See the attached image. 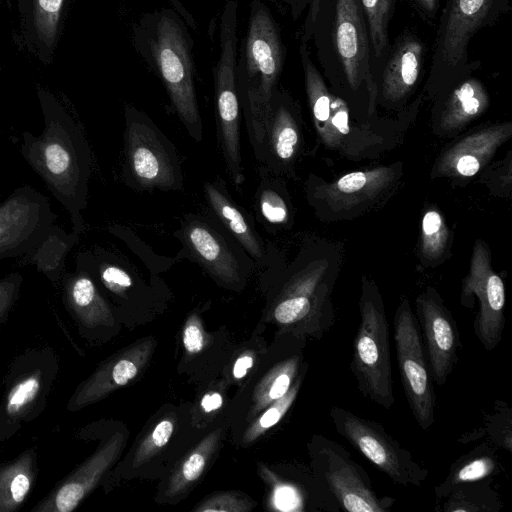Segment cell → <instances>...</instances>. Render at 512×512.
Masks as SVG:
<instances>
[{"mask_svg":"<svg viewBox=\"0 0 512 512\" xmlns=\"http://www.w3.org/2000/svg\"><path fill=\"white\" fill-rule=\"evenodd\" d=\"M300 355H293L274 366L255 390L252 414L263 410L290 389L300 368Z\"/></svg>","mask_w":512,"mask_h":512,"instance_id":"cell-30","label":"cell"},{"mask_svg":"<svg viewBox=\"0 0 512 512\" xmlns=\"http://www.w3.org/2000/svg\"><path fill=\"white\" fill-rule=\"evenodd\" d=\"M0 3H1V0H0Z\"/></svg>","mask_w":512,"mask_h":512,"instance_id":"cell-46","label":"cell"},{"mask_svg":"<svg viewBox=\"0 0 512 512\" xmlns=\"http://www.w3.org/2000/svg\"><path fill=\"white\" fill-rule=\"evenodd\" d=\"M312 466L337 505L348 512H388L393 500L380 498L371 480L341 444L322 435L312 439Z\"/></svg>","mask_w":512,"mask_h":512,"instance_id":"cell-11","label":"cell"},{"mask_svg":"<svg viewBox=\"0 0 512 512\" xmlns=\"http://www.w3.org/2000/svg\"><path fill=\"white\" fill-rule=\"evenodd\" d=\"M37 96L44 129L39 136L23 132L21 153L66 209L72 231L81 235L86 230L82 213L92 172L91 150L81 125L53 94L38 87Z\"/></svg>","mask_w":512,"mask_h":512,"instance_id":"cell-2","label":"cell"},{"mask_svg":"<svg viewBox=\"0 0 512 512\" xmlns=\"http://www.w3.org/2000/svg\"><path fill=\"white\" fill-rule=\"evenodd\" d=\"M510 0H446L436 31L427 90L440 96L480 68L468 46L477 32L510 11Z\"/></svg>","mask_w":512,"mask_h":512,"instance_id":"cell-5","label":"cell"},{"mask_svg":"<svg viewBox=\"0 0 512 512\" xmlns=\"http://www.w3.org/2000/svg\"><path fill=\"white\" fill-rule=\"evenodd\" d=\"M394 342L404 394L422 430L435 421L436 395L420 328L410 302L403 298L394 315Z\"/></svg>","mask_w":512,"mask_h":512,"instance_id":"cell-12","label":"cell"},{"mask_svg":"<svg viewBox=\"0 0 512 512\" xmlns=\"http://www.w3.org/2000/svg\"><path fill=\"white\" fill-rule=\"evenodd\" d=\"M438 99V125L447 132L464 128L490 105L485 84L473 74L454 84Z\"/></svg>","mask_w":512,"mask_h":512,"instance_id":"cell-22","label":"cell"},{"mask_svg":"<svg viewBox=\"0 0 512 512\" xmlns=\"http://www.w3.org/2000/svg\"><path fill=\"white\" fill-rule=\"evenodd\" d=\"M253 365V357L249 354L240 356L233 367V375L235 378L240 379L244 377L249 368Z\"/></svg>","mask_w":512,"mask_h":512,"instance_id":"cell-44","label":"cell"},{"mask_svg":"<svg viewBox=\"0 0 512 512\" xmlns=\"http://www.w3.org/2000/svg\"><path fill=\"white\" fill-rule=\"evenodd\" d=\"M511 135V122L497 123L467 134L441 154L436 173L454 178L476 175Z\"/></svg>","mask_w":512,"mask_h":512,"instance_id":"cell-19","label":"cell"},{"mask_svg":"<svg viewBox=\"0 0 512 512\" xmlns=\"http://www.w3.org/2000/svg\"><path fill=\"white\" fill-rule=\"evenodd\" d=\"M358 306L360 321L350 369L363 397L390 409L395 395L385 303L376 283L365 276L361 280Z\"/></svg>","mask_w":512,"mask_h":512,"instance_id":"cell-6","label":"cell"},{"mask_svg":"<svg viewBox=\"0 0 512 512\" xmlns=\"http://www.w3.org/2000/svg\"><path fill=\"white\" fill-rule=\"evenodd\" d=\"M124 442L123 435L113 436L109 443L99 450L84 467L77 481L68 483L59 490L55 499L56 510L61 512L73 510L87 491L118 458Z\"/></svg>","mask_w":512,"mask_h":512,"instance_id":"cell-27","label":"cell"},{"mask_svg":"<svg viewBox=\"0 0 512 512\" xmlns=\"http://www.w3.org/2000/svg\"><path fill=\"white\" fill-rule=\"evenodd\" d=\"M80 235L66 232L63 228L53 223L43 238L26 254L19 257L18 264L34 265L52 282L58 281L65 268V262L69 251L79 241Z\"/></svg>","mask_w":512,"mask_h":512,"instance_id":"cell-25","label":"cell"},{"mask_svg":"<svg viewBox=\"0 0 512 512\" xmlns=\"http://www.w3.org/2000/svg\"><path fill=\"white\" fill-rule=\"evenodd\" d=\"M221 429L206 436L186 457L169 481L167 495L176 496L187 490L203 473L208 460L216 450Z\"/></svg>","mask_w":512,"mask_h":512,"instance_id":"cell-33","label":"cell"},{"mask_svg":"<svg viewBox=\"0 0 512 512\" xmlns=\"http://www.w3.org/2000/svg\"><path fill=\"white\" fill-rule=\"evenodd\" d=\"M500 464L497 447L491 442L481 444L451 465L443 482L434 487V494L437 498L444 499L460 485L480 481L496 474Z\"/></svg>","mask_w":512,"mask_h":512,"instance_id":"cell-26","label":"cell"},{"mask_svg":"<svg viewBox=\"0 0 512 512\" xmlns=\"http://www.w3.org/2000/svg\"><path fill=\"white\" fill-rule=\"evenodd\" d=\"M125 164L132 180L144 189L182 187L179 159L172 143L135 107H125Z\"/></svg>","mask_w":512,"mask_h":512,"instance_id":"cell-9","label":"cell"},{"mask_svg":"<svg viewBox=\"0 0 512 512\" xmlns=\"http://www.w3.org/2000/svg\"><path fill=\"white\" fill-rule=\"evenodd\" d=\"M417 12L427 20H434L439 9V0H411Z\"/></svg>","mask_w":512,"mask_h":512,"instance_id":"cell-42","label":"cell"},{"mask_svg":"<svg viewBox=\"0 0 512 512\" xmlns=\"http://www.w3.org/2000/svg\"><path fill=\"white\" fill-rule=\"evenodd\" d=\"M30 489V480L24 474H18L14 477L10 485V492L14 502L21 503Z\"/></svg>","mask_w":512,"mask_h":512,"instance_id":"cell-41","label":"cell"},{"mask_svg":"<svg viewBox=\"0 0 512 512\" xmlns=\"http://www.w3.org/2000/svg\"><path fill=\"white\" fill-rule=\"evenodd\" d=\"M222 396L217 393L206 394L201 401V405L205 412H211L221 407L222 405Z\"/></svg>","mask_w":512,"mask_h":512,"instance_id":"cell-45","label":"cell"},{"mask_svg":"<svg viewBox=\"0 0 512 512\" xmlns=\"http://www.w3.org/2000/svg\"><path fill=\"white\" fill-rule=\"evenodd\" d=\"M285 58L286 47L279 24L265 3L253 0L247 31L238 47L236 85L257 159L264 140L266 113L278 89Z\"/></svg>","mask_w":512,"mask_h":512,"instance_id":"cell-4","label":"cell"},{"mask_svg":"<svg viewBox=\"0 0 512 512\" xmlns=\"http://www.w3.org/2000/svg\"><path fill=\"white\" fill-rule=\"evenodd\" d=\"M329 416L336 432L391 481L404 487L425 483L428 470L383 425L339 406H332Z\"/></svg>","mask_w":512,"mask_h":512,"instance_id":"cell-10","label":"cell"},{"mask_svg":"<svg viewBox=\"0 0 512 512\" xmlns=\"http://www.w3.org/2000/svg\"><path fill=\"white\" fill-rule=\"evenodd\" d=\"M153 343L144 340L131 346L117 356L92 378L86 389V399L96 400L99 397L126 385L147 363L152 353Z\"/></svg>","mask_w":512,"mask_h":512,"instance_id":"cell-24","label":"cell"},{"mask_svg":"<svg viewBox=\"0 0 512 512\" xmlns=\"http://www.w3.org/2000/svg\"><path fill=\"white\" fill-rule=\"evenodd\" d=\"M415 307L433 382L442 386L458 361L461 342L457 323L433 287L417 296Z\"/></svg>","mask_w":512,"mask_h":512,"instance_id":"cell-15","label":"cell"},{"mask_svg":"<svg viewBox=\"0 0 512 512\" xmlns=\"http://www.w3.org/2000/svg\"><path fill=\"white\" fill-rule=\"evenodd\" d=\"M68 0H19L21 42L44 65L51 62L63 29Z\"/></svg>","mask_w":512,"mask_h":512,"instance_id":"cell-20","label":"cell"},{"mask_svg":"<svg viewBox=\"0 0 512 512\" xmlns=\"http://www.w3.org/2000/svg\"><path fill=\"white\" fill-rule=\"evenodd\" d=\"M204 191L209 205L229 233L255 261L263 264L266 260L263 241L223 187L207 182Z\"/></svg>","mask_w":512,"mask_h":512,"instance_id":"cell-23","label":"cell"},{"mask_svg":"<svg viewBox=\"0 0 512 512\" xmlns=\"http://www.w3.org/2000/svg\"><path fill=\"white\" fill-rule=\"evenodd\" d=\"M183 344L187 352L194 354L200 352L204 347V335L198 318L191 316L183 330Z\"/></svg>","mask_w":512,"mask_h":512,"instance_id":"cell-40","label":"cell"},{"mask_svg":"<svg viewBox=\"0 0 512 512\" xmlns=\"http://www.w3.org/2000/svg\"><path fill=\"white\" fill-rule=\"evenodd\" d=\"M253 507L252 502L235 492H223L214 494L207 498L195 508L196 511H226V512H243Z\"/></svg>","mask_w":512,"mask_h":512,"instance_id":"cell-38","label":"cell"},{"mask_svg":"<svg viewBox=\"0 0 512 512\" xmlns=\"http://www.w3.org/2000/svg\"><path fill=\"white\" fill-rule=\"evenodd\" d=\"M473 297L479 305L474 321L475 335L485 350L492 351L504 332L506 293L502 278L492 268L490 248L482 239L474 243L469 271L462 281V306L470 308Z\"/></svg>","mask_w":512,"mask_h":512,"instance_id":"cell-13","label":"cell"},{"mask_svg":"<svg viewBox=\"0 0 512 512\" xmlns=\"http://www.w3.org/2000/svg\"><path fill=\"white\" fill-rule=\"evenodd\" d=\"M190 251L222 283L235 285L241 279V262L224 238L207 223L191 220L183 231Z\"/></svg>","mask_w":512,"mask_h":512,"instance_id":"cell-21","label":"cell"},{"mask_svg":"<svg viewBox=\"0 0 512 512\" xmlns=\"http://www.w3.org/2000/svg\"><path fill=\"white\" fill-rule=\"evenodd\" d=\"M132 39L139 56L162 82L190 136L200 141L203 125L194 81L193 39L185 21L172 8L155 9L133 24Z\"/></svg>","mask_w":512,"mask_h":512,"instance_id":"cell-3","label":"cell"},{"mask_svg":"<svg viewBox=\"0 0 512 512\" xmlns=\"http://www.w3.org/2000/svg\"><path fill=\"white\" fill-rule=\"evenodd\" d=\"M398 174L392 166L349 172L317 187L313 197L330 212H354L384 196L394 185Z\"/></svg>","mask_w":512,"mask_h":512,"instance_id":"cell-18","label":"cell"},{"mask_svg":"<svg viewBox=\"0 0 512 512\" xmlns=\"http://www.w3.org/2000/svg\"><path fill=\"white\" fill-rule=\"evenodd\" d=\"M56 219L47 196L30 185L14 189L0 201V260L26 254Z\"/></svg>","mask_w":512,"mask_h":512,"instance_id":"cell-14","label":"cell"},{"mask_svg":"<svg viewBox=\"0 0 512 512\" xmlns=\"http://www.w3.org/2000/svg\"><path fill=\"white\" fill-rule=\"evenodd\" d=\"M301 143L299 106L286 91L278 88L266 113L264 140L258 160L269 170L282 172L295 162Z\"/></svg>","mask_w":512,"mask_h":512,"instance_id":"cell-17","label":"cell"},{"mask_svg":"<svg viewBox=\"0 0 512 512\" xmlns=\"http://www.w3.org/2000/svg\"><path fill=\"white\" fill-rule=\"evenodd\" d=\"M451 243L450 229L436 208H429L421 219L420 254L426 265L441 262L449 251Z\"/></svg>","mask_w":512,"mask_h":512,"instance_id":"cell-32","label":"cell"},{"mask_svg":"<svg viewBox=\"0 0 512 512\" xmlns=\"http://www.w3.org/2000/svg\"><path fill=\"white\" fill-rule=\"evenodd\" d=\"M367 22L371 48V68L386 54L389 41V25L393 18L396 0H361Z\"/></svg>","mask_w":512,"mask_h":512,"instance_id":"cell-31","label":"cell"},{"mask_svg":"<svg viewBox=\"0 0 512 512\" xmlns=\"http://www.w3.org/2000/svg\"><path fill=\"white\" fill-rule=\"evenodd\" d=\"M40 385L38 377H29L15 386L8 397L6 406L8 414H17L32 402L40 391Z\"/></svg>","mask_w":512,"mask_h":512,"instance_id":"cell-39","label":"cell"},{"mask_svg":"<svg viewBox=\"0 0 512 512\" xmlns=\"http://www.w3.org/2000/svg\"><path fill=\"white\" fill-rule=\"evenodd\" d=\"M238 1L227 0L220 17L219 57L214 69L218 139L229 175L235 184L244 181L240 154V103L236 85L238 54Z\"/></svg>","mask_w":512,"mask_h":512,"instance_id":"cell-8","label":"cell"},{"mask_svg":"<svg viewBox=\"0 0 512 512\" xmlns=\"http://www.w3.org/2000/svg\"><path fill=\"white\" fill-rule=\"evenodd\" d=\"M488 478L454 488L441 508L444 512H497L503 508Z\"/></svg>","mask_w":512,"mask_h":512,"instance_id":"cell-29","label":"cell"},{"mask_svg":"<svg viewBox=\"0 0 512 512\" xmlns=\"http://www.w3.org/2000/svg\"><path fill=\"white\" fill-rule=\"evenodd\" d=\"M64 296L71 308L85 318L108 320L110 309L97 289L94 278L82 266L76 264L73 273L63 275Z\"/></svg>","mask_w":512,"mask_h":512,"instance_id":"cell-28","label":"cell"},{"mask_svg":"<svg viewBox=\"0 0 512 512\" xmlns=\"http://www.w3.org/2000/svg\"><path fill=\"white\" fill-rule=\"evenodd\" d=\"M495 404L494 412L485 418V431L493 445L511 453V409L501 401Z\"/></svg>","mask_w":512,"mask_h":512,"instance_id":"cell-36","label":"cell"},{"mask_svg":"<svg viewBox=\"0 0 512 512\" xmlns=\"http://www.w3.org/2000/svg\"><path fill=\"white\" fill-rule=\"evenodd\" d=\"M426 52L424 41L415 32L407 29L399 34L372 67L376 102L390 106L404 103L422 78Z\"/></svg>","mask_w":512,"mask_h":512,"instance_id":"cell-16","label":"cell"},{"mask_svg":"<svg viewBox=\"0 0 512 512\" xmlns=\"http://www.w3.org/2000/svg\"><path fill=\"white\" fill-rule=\"evenodd\" d=\"M173 430L174 423L172 420L163 419L158 422L138 446L134 455V466L142 465L164 447L172 436Z\"/></svg>","mask_w":512,"mask_h":512,"instance_id":"cell-37","label":"cell"},{"mask_svg":"<svg viewBox=\"0 0 512 512\" xmlns=\"http://www.w3.org/2000/svg\"><path fill=\"white\" fill-rule=\"evenodd\" d=\"M256 204L259 215L271 225H284L289 220V209L283 196L274 188L261 185Z\"/></svg>","mask_w":512,"mask_h":512,"instance_id":"cell-35","label":"cell"},{"mask_svg":"<svg viewBox=\"0 0 512 512\" xmlns=\"http://www.w3.org/2000/svg\"><path fill=\"white\" fill-rule=\"evenodd\" d=\"M303 375L300 373L285 395L269 405V408L252 423L244 435L245 442H252L277 424L286 414L299 392Z\"/></svg>","mask_w":512,"mask_h":512,"instance_id":"cell-34","label":"cell"},{"mask_svg":"<svg viewBox=\"0 0 512 512\" xmlns=\"http://www.w3.org/2000/svg\"><path fill=\"white\" fill-rule=\"evenodd\" d=\"M336 267L326 259L296 263L277 295L273 318L300 336L321 339L336 321L332 290Z\"/></svg>","mask_w":512,"mask_h":512,"instance_id":"cell-7","label":"cell"},{"mask_svg":"<svg viewBox=\"0 0 512 512\" xmlns=\"http://www.w3.org/2000/svg\"><path fill=\"white\" fill-rule=\"evenodd\" d=\"M287 6L294 21L298 20L306 10L309 0H273Z\"/></svg>","mask_w":512,"mask_h":512,"instance_id":"cell-43","label":"cell"},{"mask_svg":"<svg viewBox=\"0 0 512 512\" xmlns=\"http://www.w3.org/2000/svg\"><path fill=\"white\" fill-rule=\"evenodd\" d=\"M300 42L311 43L316 66L351 111L371 112L376 86L361 0H309Z\"/></svg>","mask_w":512,"mask_h":512,"instance_id":"cell-1","label":"cell"}]
</instances>
